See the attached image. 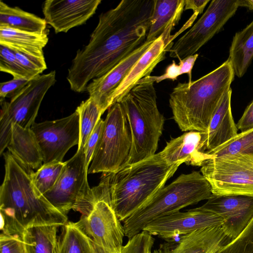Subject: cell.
<instances>
[{"label": "cell", "mask_w": 253, "mask_h": 253, "mask_svg": "<svg viewBox=\"0 0 253 253\" xmlns=\"http://www.w3.org/2000/svg\"><path fill=\"white\" fill-rule=\"evenodd\" d=\"M155 0H123L102 13L89 42L78 50L68 69L71 89L86 91L90 81L100 77L146 41Z\"/></svg>", "instance_id": "obj_1"}, {"label": "cell", "mask_w": 253, "mask_h": 253, "mask_svg": "<svg viewBox=\"0 0 253 253\" xmlns=\"http://www.w3.org/2000/svg\"><path fill=\"white\" fill-rule=\"evenodd\" d=\"M5 175L0 187L2 233L22 237L27 228L41 225L62 227L68 217L54 207L35 187L33 170L14 157L3 153Z\"/></svg>", "instance_id": "obj_2"}, {"label": "cell", "mask_w": 253, "mask_h": 253, "mask_svg": "<svg viewBox=\"0 0 253 253\" xmlns=\"http://www.w3.org/2000/svg\"><path fill=\"white\" fill-rule=\"evenodd\" d=\"M234 72L229 59L195 81L179 83L169 99L173 118L183 131L207 132L225 93L230 88Z\"/></svg>", "instance_id": "obj_3"}, {"label": "cell", "mask_w": 253, "mask_h": 253, "mask_svg": "<svg viewBox=\"0 0 253 253\" xmlns=\"http://www.w3.org/2000/svg\"><path fill=\"white\" fill-rule=\"evenodd\" d=\"M182 163L169 164L160 153L127 165L114 173H103L111 205L121 221L128 217L160 190Z\"/></svg>", "instance_id": "obj_4"}, {"label": "cell", "mask_w": 253, "mask_h": 253, "mask_svg": "<svg viewBox=\"0 0 253 253\" xmlns=\"http://www.w3.org/2000/svg\"><path fill=\"white\" fill-rule=\"evenodd\" d=\"M212 195L211 184L202 174L195 171L182 174L123 221L125 236L129 239L154 219L208 200Z\"/></svg>", "instance_id": "obj_5"}, {"label": "cell", "mask_w": 253, "mask_h": 253, "mask_svg": "<svg viewBox=\"0 0 253 253\" xmlns=\"http://www.w3.org/2000/svg\"><path fill=\"white\" fill-rule=\"evenodd\" d=\"M118 102L126 113L132 137L126 165L153 156L156 154L165 121L158 108L154 83L137 84Z\"/></svg>", "instance_id": "obj_6"}, {"label": "cell", "mask_w": 253, "mask_h": 253, "mask_svg": "<svg viewBox=\"0 0 253 253\" xmlns=\"http://www.w3.org/2000/svg\"><path fill=\"white\" fill-rule=\"evenodd\" d=\"M132 145L129 123L119 102L109 109L88 173H114L126 165Z\"/></svg>", "instance_id": "obj_7"}, {"label": "cell", "mask_w": 253, "mask_h": 253, "mask_svg": "<svg viewBox=\"0 0 253 253\" xmlns=\"http://www.w3.org/2000/svg\"><path fill=\"white\" fill-rule=\"evenodd\" d=\"M88 169L84 148L78 149L73 157L65 162L54 186L43 195L66 215L71 210L87 215L96 203L92 188L88 183Z\"/></svg>", "instance_id": "obj_8"}, {"label": "cell", "mask_w": 253, "mask_h": 253, "mask_svg": "<svg viewBox=\"0 0 253 253\" xmlns=\"http://www.w3.org/2000/svg\"><path fill=\"white\" fill-rule=\"evenodd\" d=\"M56 82V72L39 75L32 79L10 99H0V153L10 141L13 124L30 128L34 123L41 103L48 89Z\"/></svg>", "instance_id": "obj_9"}, {"label": "cell", "mask_w": 253, "mask_h": 253, "mask_svg": "<svg viewBox=\"0 0 253 253\" xmlns=\"http://www.w3.org/2000/svg\"><path fill=\"white\" fill-rule=\"evenodd\" d=\"M201 167L212 194L253 197V156L223 155L208 160Z\"/></svg>", "instance_id": "obj_10"}, {"label": "cell", "mask_w": 253, "mask_h": 253, "mask_svg": "<svg viewBox=\"0 0 253 253\" xmlns=\"http://www.w3.org/2000/svg\"><path fill=\"white\" fill-rule=\"evenodd\" d=\"M239 7L238 0H212L196 23L173 43L169 56L182 59L196 54L223 28Z\"/></svg>", "instance_id": "obj_11"}, {"label": "cell", "mask_w": 253, "mask_h": 253, "mask_svg": "<svg viewBox=\"0 0 253 253\" xmlns=\"http://www.w3.org/2000/svg\"><path fill=\"white\" fill-rule=\"evenodd\" d=\"M31 129L42 152L43 164L62 162L68 151L79 143L80 122L76 110L60 119L35 122Z\"/></svg>", "instance_id": "obj_12"}, {"label": "cell", "mask_w": 253, "mask_h": 253, "mask_svg": "<svg viewBox=\"0 0 253 253\" xmlns=\"http://www.w3.org/2000/svg\"><path fill=\"white\" fill-rule=\"evenodd\" d=\"M111 205L99 201L87 215H82L75 222L77 227L92 242L111 251L123 246L125 231Z\"/></svg>", "instance_id": "obj_13"}, {"label": "cell", "mask_w": 253, "mask_h": 253, "mask_svg": "<svg viewBox=\"0 0 253 253\" xmlns=\"http://www.w3.org/2000/svg\"><path fill=\"white\" fill-rule=\"evenodd\" d=\"M224 222L221 216L201 206L155 219L147 224L143 230L152 236L169 240L199 229L221 226Z\"/></svg>", "instance_id": "obj_14"}, {"label": "cell", "mask_w": 253, "mask_h": 253, "mask_svg": "<svg viewBox=\"0 0 253 253\" xmlns=\"http://www.w3.org/2000/svg\"><path fill=\"white\" fill-rule=\"evenodd\" d=\"M204 208L224 219L221 228L229 241L235 239L253 218V197L212 194Z\"/></svg>", "instance_id": "obj_15"}, {"label": "cell", "mask_w": 253, "mask_h": 253, "mask_svg": "<svg viewBox=\"0 0 253 253\" xmlns=\"http://www.w3.org/2000/svg\"><path fill=\"white\" fill-rule=\"evenodd\" d=\"M101 0H47L42 6L44 19L56 33H66L84 24L95 13Z\"/></svg>", "instance_id": "obj_16"}, {"label": "cell", "mask_w": 253, "mask_h": 253, "mask_svg": "<svg viewBox=\"0 0 253 253\" xmlns=\"http://www.w3.org/2000/svg\"><path fill=\"white\" fill-rule=\"evenodd\" d=\"M154 41H145L108 72L88 84L86 91L89 97L95 101L103 113L112 106L111 97L114 91Z\"/></svg>", "instance_id": "obj_17"}, {"label": "cell", "mask_w": 253, "mask_h": 253, "mask_svg": "<svg viewBox=\"0 0 253 253\" xmlns=\"http://www.w3.org/2000/svg\"><path fill=\"white\" fill-rule=\"evenodd\" d=\"M206 132L189 131L167 142L160 153L168 164L181 162L194 166L202 167L211 156L205 150Z\"/></svg>", "instance_id": "obj_18"}, {"label": "cell", "mask_w": 253, "mask_h": 253, "mask_svg": "<svg viewBox=\"0 0 253 253\" xmlns=\"http://www.w3.org/2000/svg\"><path fill=\"white\" fill-rule=\"evenodd\" d=\"M228 242L221 226L203 228L183 235L174 244L152 253H215Z\"/></svg>", "instance_id": "obj_19"}, {"label": "cell", "mask_w": 253, "mask_h": 253, "mask_svg": "<svg viewBox=\"0 0 253 253\" xmlns=\"http://www.w3.org/2000/svg\"><path fill=\"white\" fill-rule=\"evenodd\" d=\"M163 36L157 38L132 67L111 97L112 105L119 101L141 79L150 76L156 66L165 58L168 52Z\"/></svg>", "instance_id": "obj_20"}, {"label": "cell", "mask_w": 253, "mask_h": 253, "mask_svg": "<svg viewBox=\"0 0 253 253\" xmlns=\"http://www.w3.org/2000/svg\"><path fill=\"white\" fill-rule=\"evenodd\" d=\"M184 0H155L152 19L145 41L153 42L162 35L168 51L172 46L171 31L184 11Z\"/></svg>", "instance_id": "obj_21"}, {"label": "cell", "mask_w": 253, "mask_h": 253, "mask_svg": "<svg viewBox=\"0 0 253 253\" xmlns=\"http://www.w3.org/2000/svg\"><path fill=\"white\" fill-rule=\"evenodd\" d=\"M231 94L230 88L224 95L211 119L206 132V152L215 149L238 134V129L231 112Z\"/></svg>", "instance_id": "obj_22"}, {"label": "cell", "mask_w": 253, "mask_h": 253, "mask_svg": "<svg viewBox=\"0 0 253 253\" xmlns=\"http://www.w3.org/2000/svg\"><path fill=\"white\" fill-rule=\"evenodd\" d=\"M7 148L14 157L32 169H38L43 164L42 152L31 128L12 124Z\"/></svg>", "instance_id": "obj_23"}, {"label": "cell", "mask_w": 253, "mask_h": 253, "mask_svg": "<svg viewBox=\"0 0 253 253\" xmlns=\"http://www.w3.org/2000/svg\"><path fill=\"white\" fill-rule=\"evenodd\" d=\"M48 41L46 32L32 33L0 27V44L27 56L44 58L43 49Z\"/></svg>", "instance_id": "obj_24"}, {"label": "cell", "mask_w": 253, "mask_h": 253, "mask_svg": "<svg viewBox=\"0 0 253 253\" xmlns=\"http://www.w3.org/2000/svg\"><path fill=\"white\" fill-rule=\"evenodd\" d=\"M228 59L235 75L242 77L253 59V20L246 28L235 34Z\"/></svg>", "instance_id": "obj_25"}, {"label": "cell", "mask_w": 253, "mask_h": 253, "mask_svg": "<svg viewBox=\"0 0 253 253\" xmlns=\"http://www.w3.org/2000/svg\"><path fill=\"white\" fill-rule=\"evenodd\" d=\"M46 24L44 19L0 1V27L42 33L45 32Z\"/></svg>", "instance_id": "obj_26"}, {"label": "cell", "mask_w": 253, "mask_h": 253, "mask_svg": "<svg viewBox=\"0 0 253 253\" xmlns=\"http://www.w3.org/2000/svg\"><path fill=\"white\" fill-rule=\"evenodd\" d=\"M59 227L45 225L25 229L22 235L25 253H56Z\"/></svg>", "instance_id": "obj_27"}, {"label": "cell", "mask_w": 253, "mask_h": 253, "mask_svg": "<svg viewBox=\"0 0 253 253\" xmlns=\"http://www.w3.org/2000/svg\"><path fill=\"white\" fill-rule=\"evenodd\" d=\"M56 253H92L91 241L75 225L68 222L61 227Z\"/></svg>", "instance_id": "obj_28"}, {"label": "cell", "mask_w": 253, "mask_h": 253, "mask_svg": "<svg viewBox=\"0 0 253 253\" xmlns=\"http://www.w3.org/2000/svg\"><path fill=\"white\" fill-rule=\"evenodd\" d=\"M80 122V138L78 148H84L86 142L104 113L91 97L77 107Z\"/></svg>", "instance_id": "obj_29"}, {"label": "cell", "mask_w": 253, "mask_h": 253, "mask_svg": "<svg viewBox=\"0 0 253 253\" xmlns=\"http://www.w3.org/2000/svg\"><path fill=\"white\" fill-rule=\"evenodd\" d=\"M206 153L212 159L236 154L253 156V128L238 133L227 142Z\"/></svg>", "instance_id": "obj_30"}, {"label": "cell", "mask_w": 253, "mask_h": 253, "mask_svg": "<svg viewBox=\"0 0 253 253\" xmlns=\"http://www.w3.org/2000/svg\"><path fill=\"white\" fill-rule=\"evenodd\" d=\"M65 162H55L43 164L32 174L33 183L42 195L50 190L58 180L64 168Z\"/></svg>", "instance_id": "obj_31"}, {"label": "cell", "mask_w": 253, "mask_h": 253, "mask_svg": "<svg viewBox=\"0 0 253 253\" xmlns=\"http://www.w3.org/2000/svg\"><path fill=\"white\" fill-rule=\"evenodd\" d=\"M155 238L145 231L128 239L125 245L119 250L111 251L106 250L91 241L92 253H148L152 251Z\"/></svg>", "instance_id": "obj_32"}, {"label": "cell", "mask_w": 253, "mask_h": 253, "mask_svg": "<svg viewBox=\"0 0 253 253\" xmlns=\"http://www.w3.org/2000/svg\"><path fill=\"white\" fill-rule=\"evenodd\" d=\"M0 71L10 74L15 79H34L20 64L14 51L2 44H0Z\"/></svg>", "instance_id": "obj_33"}, {"label": "cell", "mask_w": 253, "mask_h": 253, "mask_svg": "<svg viewBox=\"0 0 253 253\" xmlns=\"http://www.w3.org/2000/svg\"><path fill=\"white\" fill-rule=\"evenodd\" d=\"M219 253H253V218L240 234L224 245Z\"/></svg>", "instance_id": "obj_34"}, {"label": "cell", "mask_w": 253, "mask_h": 253, "mask_svg": "<svg viewBox=\"0 0 253 253\" xmlns=\"http://www.w3.org/2000/svg\"><path fill=\"white\" fill-rule=\"evenodd\" d=\"M13 51L20 64L33 78L40 75L46 69L47 66L44 57L39 58L27 56L17 51Z\"/></svg>", "instance_id": "obj_35"}, {"label": "cell", "mask_w": 253, "mask_h": 253, "mask_svg": "<svg viewBox=\"0 0 253 253\" xmlns=\"http://www.w3.org/2000/svg\"><path fill=\"white\" fill-rule=\"evenodd\" d=\"M0 253H25L22 237L18 235L0 236Z\"/></svg>", "instance_id": "obj_36"}, {"label": "cell", "mask_w": 253, "mask_h": 253, "mask_svg": "<svg viewBox=\"0 0 253 253\" xmlns=\"http://www.w3.org/2000/svg\"><path fill=\"white\" fill-rule=\"evenodd\" d=\"M104 124V120L100 119L92 133L87 139L84 146L86 164L88 166L93 158V156L100 138Z\"/></svg>", "instance_id": "obj_37"}, {"label": "cell", "mask_w": 253, "mask_h": 253, "mask_svg": "<svg viewBox=\"0 0 253 253\" xmlns=\"http://www.w3.org/2000/svg\"><path fill=\"white\" fill-rule=\"evenodd\" d=\"M30 81L26 79L13 78L10 81L1 83L0 84V99H5L6 97L11 98Z\"/></svg>", "instance_id": "obj_38"}, {"label": "cell", "mask_w": 253, "mask_h": 253, "mask_svg": "<svg viewBox=\"0 0 253 253\" xmlns=\"http://www.w3.org/2000/svg\"><path fill=\"white\" fill-rule=\"evenodd\" d=\"M181 75L180 67L178 64L173 60L172 63L169 64L165 69V73L159 76H149L139 80L137 84L146 82H156L159 83L166 80L172 81L176 80L178 77ZM136 84V85H137Z\"/></svg>", "instance_id": "obj_39"}, {"label": "cell", "mask_w": 253, "mask_h": 253, "mask_svg": "<svg viewBox=\"0 0 253 253\" xmlns=\"http://www.w3.org/2000/svg\"><path fill=\"white\" fill-rule=\"evenodd\" d=\"M236 126L241 132L253 128V100L246 108Z\"/></svg>", "instance_id": "obj_40"}, {"label": "cell", "mask_w": 253, "mask_h": 253, "mask_svg": "<svg viewBox=\"0 0 253 253\" xmlns=\"http://www.w3.org/2000/svg\"><path fill=\"white\" fill-rule=\"evenodd\" d=\"M198 54L187 56L182 59L179 60L178 65L180 67L181 75L186 74L188 76V83L192 82V71L197 59Z\"/></svg>", "instance_id": "obj_41"}, {"label": "cell", "mask_w": 253, "mask_h": 253, "mask_svg": "<svg viewBox=\"0 0 253 253\" xmlns=\"http://www.w3.org/2000/svg\"><path fill=\"white\" fill-rule=\"evenodd\" d=\"M210 0H184V11L191 9L193 14H201Z\"/></svg>", "instance_id": "obj_42"}, {"label": "cell", "mask_w": 253, "mask_h": 253, "mask_svg": "<svg viewBox=\"0 0 253 253\" xmlns=\"http://www.w3.org/2000/svg\"><path fill=\"white\" fill-rule=\"evenodd\" d=\"M239 7H246L253 10V0H238Z\"/></svg>", "instance_id": "obj_43"}, {"label": "cell", "mask_w": 253, "mask_h": 253, "mask_svg": "<svg viewBox=\"0 0 253 253\" xmlns=\"http://www.w3.org/2000/svg\"><path fill=\"white\" fill-rule=\"evenodd\" d=\"M219 253V251H217V252H216V253Z\"/></svg>", "instance_id": "obj_44"}, {"label": "cell", "mask_w": 253, "mask_h": 253, "mask_svg": "<svg viewBox=\"0 0 253 253\" xmlns=\"http://www.w3.org/2000/svg\"><path fill=\"white\" fill-rule=\"evenodd\" d=\"M152 253V252H151H151H149V253Z\"/></svg>", "instance_id": "obj_45"}]
</instances>
